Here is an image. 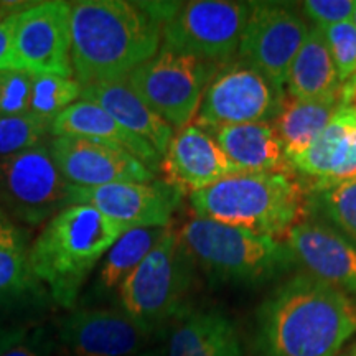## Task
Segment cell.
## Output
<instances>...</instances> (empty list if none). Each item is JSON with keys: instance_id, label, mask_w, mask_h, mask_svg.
Segmentation results:
<instances>
[{"instance_id": "1", "label": "cell", "mask_w": 356, "mask_h": 356, "mask_svg": "<svg viewBox=\"0 0 356 356\" xmlns=\"http://www.w3.org/2000/svg\"><path fill=\"white\" fill-rule=\"evenodd\" d=\"M355 333V297L307 273L284 280L256 312L264 356H338Z\"/></svg>"}, {"instance_id": "2", "label": "cell", "mask_w": 356, "mask_h": 356, "mask_svg": "<svg viewBox=\"0 0 356 356\" xmlns=\"http://www.w3.org/2000/svg\"><path fill=\"white\" fill-rule=\"evenodd\" d=\"M71 65L81 88L129 78L160 51L163 25L142 2L71 3Z\"/></svg>"}, {"instance_id": "3", "label": "cell", "mask_w": 356, "mask_h": 356, "mask_svg": "<svg viewBox=\"0 0 356 356\" xmlns=\"http://www.w3.org/2000/svg\"><path fill=\"white\" fill-rule=\"evenodd\" d=\"M129 231L89 204H70L48 220L29 249V259L51 299L73 309L97 262Z\"/></svg>"}, {"instance_id": "4", "label": "cell", "mask_w": 356, "mask_h": 356, "mask_svg": "<svg viewBox=\"0 0 356 356\" xmlns=\"http://www.w3.org/2000/svg\"><path fill=\"white\" fill-rule=\"evenodd\" d=\"M197 218L277 238L297 225L302 188L287 173L239 172L190 195Z\"/></svg>"}, {"instance_id": "5", "label": "cell", "mask_w": 356, "mask_h": 356, "mask_svg": "<svg viewBox=\"0 0 356 356\" xmlns=\"http://www.w3.org/2000/svg\"><path fill=\"white\" fill-rule=\"evenodd\" d=\"M178 233L191 259L213 284L259 286L297 264L286 243L204 218L195 216Z\"/></svg>"}, {"instance_id": "6", "label": "cell", "mask_w": 356, "mask_h": 356, "mask_svg": "<svg viewBox=\"0 0 356 356\" xmlns=\"http://www.w3.org/2000/svg\"><path fill=\"white\" fill-rule=\"evenodd\" d=\"M197 264L180 233L168 229L163 239L119 287L121 310L150 335L177 322L186 309Z\"/></svg>"}, {"instance_id": "7", "label": "cell", "mask_w": 356, "mask_h": 356, "mask_svg": "<svg viewBox=\"0 0 356 356\" xmlns=\"http://www.w3.org/2000/svg\"><path fill=\"white\" fill-rule=\"evenodd\" d=\"M220 65L200 58L159 51L129 74L136 95L172 127L190 126Z\"/></svg>"}, {"instance_id": "8", "label": "cell", "mask_w": 356, "mask_h": 356, "mask_svg": "<svg viewBox=\"0 0 356 356\" xmlns=\"http://www.w3.org/2000/svg\"><path fill=\"white\" fill-rule=\"evenodd\" d=\"M249 15L248 2L193 0L181 2L163 25L160 51L220 63L239 50Z\"/></svg>"}, {"instance_id": "9", "label": "cell", "mask_w": 356, "mask_h": 356, "mask_svg": "<svg viewBox=\"0 0 356 356\" xmlns=\"http://www.w3.org/2000/svg\"><path fill=\"white\" fill-rule=\"evenodd\" d=\"M71 186L47 144L0 157V204L26 225L50 220L70 207Z\"/></svg>"}, {"instance_id": "10", "label": "cell", "mask_w": 356, "mask_h": 356, "mask_svg": "<svg viewBox=\"0 0 356 356\" xmlns=\"http://www.w3.org/2000/svg\"><path fill=\"white\" fill-rule=\"evenodd\" d=\"M282 101L284 89L239 60L216 71L200 102L195 126L210 132L241 124L270 122L277 118Z\"/></svg>"}, {"instance_id": "11", "label": "cell", "mask_w": 356, "mask_h": 356, "mask_svg": "<svg viewBox=\"0 0 356 356\" xmlns=\"http://www.w3.org/2000/svg\"><path fill=\"white\" fill-rule=\"evenodd\" d=\"M310 26L293 8L275 2H251L239 42V58L284 89L289 70Z\"/></svg>"}, {"instance_id": "12", "label": "cell", "mask_w": 356, "mask_h": 356, "mask_svg": "<svg viewBox=\"0 0 356 356\" xmlns=\"http://www.w3.org/2000/svg\"><path fill=\"white\" fill-rule=\"evenodd\" d=\"M71 7L63 0L33 2L15 15L17 70L29 74L73 78Z\"/></svg>"}, {"instance_id": "13", "label": "cell", "mask_w": 356, "mask_h": 356, "mask_svg": "<svg viewBox=\"0 0 356 356\" xmlns=\"http://www.w3.org/2000/svg\"><path fill=\"white\" fill-rule=\"evenodd\" d=\"M150 337L121 309L71 310L55 325L56 346L66 356H134Z\"/></svg>"}, {"instance_id": "14", "label": "cell", "mask_w": 356, "mask_h": 356, "mask_svg": "<svg viewBox=\"0 0 356 356\" xmlns=\"http://www.w3.org/2000/svg\"><path fill=\"white\" fill-rule=\"evenodd\" d=\"M181 197L165 180L150 184L71 186L70 204H89L127 229L163 228L170 225Z\"/></svg>"}, {"instance_id": "15", "label": "cell", "mask_w": 356, "mask_h": 356, "mask_svg": "<svg viewBox=\"0 0 356 356\" xmlns=\"http://www.w3.org/2000/svg\"><path fill=\"white\" fill-rule=\"evenodd\" d=\"M48 147L60 172L74 186L150 184L157 180L140 160L104 142L58 136Z\"/></svg>"}, {"instance_id": "16", "label": "cell", "mask_w": 356, "mask_h": 356, "mask_svg": "<svg viewBox=\"0 0 356 356\" xmlns=\"http://www.w3.org/2000/svg\"><path fill=\"white\" fill-rule=\"evenodd\" d=\"M286 246L307 274L356 297V248L348 238L322 222L302 221L286 233Z\"/></svg>"}, {"instance_id": "17", "label": "cell", "mask_w": 356, "mask_h": 356, "mask_svg": "<svg viewBox=\"0 0 356 356\" xmlns=\"http://www.w3.org/2000/svg\"><path fill=\"white\" fill-rule=\"evenodd\" d=\"M160 170L165 181L185 193L204 190L222 178L239 173L211 134L198 126H186L173 134Z\"/></svg>"}, {"instance_id": "18", "label": "cell", "mask_w": 356, "mask_h": 356, "mask_svg": "<svg viewBox=\"0 0 356 356\" xmlns=\"http://www.w3.org/2000/svg\"><path fill=\"white\" fill-rule=\"evenodd\" d=\"M51 134L55 137H83V139L104 142V144L119 147V149L134 155L137 160H140L154 173H157L162 167L163 157L154 149L152 144L122 127L113 115L106 113L95 102L76 101L70 108H66L53 121Z\"/></svg>"}, {"instance_id": "19", "label": "cell", "mask_w": 356, "mask_h": 356, "mask_svg": "<svg viewBox=\"0 0 356 356\" xmlns=\"http://www.w3.org/2000/svg\"><path fill=\"white\" fill-rule=\"evenodd\" d=\"M81 97L83 101L95 102L113 115L122 127L152 144L162 157L167 154L173 127L136 95L127 78L81 88Z\"/></svg>"}, {"instance_id": "20", "label": "cell", "mask_w": 356, "mask_h": 356, "mask_svg": "<svg viewBox=\"0 0 356 356\" xmlns=\"http://www.w3.org/2000/svg\"><path fill=\"white\" fill-rule=\"evenodd\" d=\"M210 132L226 157L241 172H279L289 175L292 170L273 122L241 124Z\"/></svg>"}, {"instance_id": "21", "label": "cell", "mask_w": 356, "mask_h": 356, "mask_svg": "<svg viewBox=\"0 0 356 356\" xmlns=\"http://www.w3.org/2000/svg\"><path fill=\"white\" fill-rule=\"evenodd\" d=\"M287 96L293 99L318 101L340 97V79L322 30L312 26L289 70Z\"/></svg>"}, {"instance_id": "22", "label": "cell", "mask_w": 356, "mask_h": 356, "mask_svg": "<svg viewBox=\"0 0 356 356\" xmlns=\"http://www.w3.org/2000/svg\"><path fill=\"white\" fill-rule=\"evenodd\" d=\"M340 97L318 101L293 99L284 95L282 108L274 119V127L284 145L289 162L305 152L335 115Z\"/></svg>"}, {"instance_id": "23", "label": "cell", "mask_w": 356, "mask_h": 356, "mask_svg": "<svg viewBox=\"0 0 356 356\" xmlns=\"http://www.w3.org/2000/svg\"><path fill=\"white\" fill-rule=\"evenodd\" d=\"M353 129H356V111L340 104L322 134L312 142L304 154L292 160V170L300 172L302 175L314 180L315 191L322 190L340 157L346 137Z\"/></svg>"}, {"instance_id": "24", "label": "cell", "mask_w": 356, "mask_h": 356, "mask_svg": "<svg viewBox=\"0 0 356 356\" xmlns=\"http://www.w3.org/2000/svg\"><path fill=\"white\" fill-rule=\"evenodd\" d=\"M170 226L163 228H134L124 233L109 249L102 262L97 287L101 292H111L121 287L136 267L149 256V252L162 241Z\"/></svg>"}, {"instance_id": "25", "label": "cell", "mask_w": 356, "mask_h": 356, "mask_svg": "<svg viewBox=\"0 0 356 356\" xmlns=\"http://www.w3.org/2000/svg\"><path fill=\"white\" fill-rule=\"evenodd\" d=\"M43 287L29 259L24 234L0 244V305L40 300Z\"/></svg>"}, {"instance_id": "26", "label": "cell", "mask_w": 356, "mask_h": 356, "mask_svg": "<svg viewBox=\"0 0 356 356\" xmlns=\"http://www.w3.org/2000/svg\"><path fill=\"white\" fill-rule=\"evenodd\" d=\"M81 96V84L74 78L32 74L29 114L51 122Z\"/></svg>"}, {"instance_id": "27", "label": "cell", "mask_w": 356, "mask_h": 356, "mask_svg": "<svg viewBox=\"0 0 356 356\" xmlns=\"http://www.w3.org/2000/svg\"><path fill=\"white\" fill-rule=\"evenodd\" d=\"M51 122L32 114L0 118V157H8L42 145L44 137L51 134Z\"/></svg>"}, {"instance_id": "28", "label": "cell", "mask_w": 356, "mask_h": 356, "mask_svg": "<svg viewBox=\"0 0 356 356\" xmlns=\"http://www.w3.org/2000/svg\"><path fill=\"white\" fill-rule=\"evenodd\" d=\"M318 207L350 241L356 243V177L320 191Z\"/></svg>"}, {"instance_id": "29", "label": "cell", "mask_w": 356, "mask_h": 356, "mask_svg": "<svg viewBox=\"0 0 356 356\" xmlns=\"http://www.w3.org/2000/svg\"><path fill=\"white\" fill-rule=\"evenodd\" d=\"M320 30L335 63L338 79L340 83L348 81L356 74V26L348 20Z\"/></svg>"}, {"instance_id": "30", "label": "cell", "mask_w": 356, "mask_h": 356, "mask_svg": "<svg viewBox=\"0 0 356 356\" xmlns=\"http://www.w3.org/2000/svg\"><path fill=\"white\" fill-rule=\"evenodd\" d=\"M32 74L19 70L0 71V118L29 114Z\"/></svg>"}, {"instance_id": "31", "label": "cell", "mask_w": 356, "mask_h": 356, "mask_svg": "<svg viewBox=\"0 0 356 356\" xmlns=\"http://www.w3.org/2000/svg\"><path fill=\"white\" fill-rule=\"evenodd\" d=\"M355 8L356 0H305L302 3L307 19L314 22L318 29L351 20Z\"/></svg>"}, {"instance_id": "32", "label": "cell", "mask_w": 356, "mask_h": 356, "mask_svg": "<svg viewBox=\"0 0 356 356\" xmlns=\"http://www.w3.org/2000/svg\"><path fill=\"white\" fill-rule=\"evenodd\" d=\"M56 348V340L44 327L29 328L24 338L3 350L0 356H50Z\"/></svg>"}, {"instance_id": "33", "label": "cell", "mask_w": 356, "mask_h": 356, "mask_svg": "<svg viewBox=\"0 0 356 356\" xmlns=\"http://www.w3.org/2000/svg\"><path fill=\"white\" fill-rule=\"evenodd\" d=\"M243 340L238 327L231 322L225 330L218 333L213 340L208 341L195 356H243Z\"/></svg>"}, {"instance_id": "34", "label": "cell", "mask_w": 356, "mask_h": 356, "mask_svg": "<svg viewBox=\"0 0 356 356\" xmlns=\"http://www.w3.org/2000/svg\"><path fill=\"white\" fill-rule=\"evenodd\" d=\"M13 38H15V15L0 22V71L17 70Z\"/></svg>"}, {"instance_id": "35", "label": "cell", "mask_w": 356, "mask_h": 356, "mask_svg": "<svg viewBox=\"0 0 356 356\" xmlns=\"http://www.w3.org/2000/svg\"><path fill=\"white\" fill-rule=\"evenodd\" d=\"M26 332H29V328L26 327H12V328L0 327V353H2L3 350H7L10 345L17 343L20 338H24Z\"/></svg>"}, {"instance_id": "36", "label": "cell", "mask_w": 356, "mask_h": 356, "mask_svg": "<svg viewBox=\"0 0 356 356\" xmlns=\"http://www.w3.org/2000/svg\"><path fill=\"white\" fill-rule=\"evenodd\" d=\"M32 3L30 2H0V22L8 19V17H12V15H17V13L24 12L25 8H29Z\"/></svg>"}, {"instance_id": "37", "label": "cell", "mask_w": 356, "mask_h": 356, "mask_svg": "<svg viewBox=\"0 0 356 356\" xmlns=\"http://www.w3.org/2000/svg\"><path fill=\"white\" fill-rule=\"evenodd\" d=\"M19 234H22V231L17 229L10 221H0V244L10 241Z\"/></svg>"}, {"instance_id": "38", "label": "cell", "mask_w": 356, "mask_h": 356, "mask_svg": "<svg viewBox=\"0 0 356 356\" xmlns=\"http://www.w3.org/2000/svg\"><path fill=\"white\" fill-rule=\"evenodd\" d=\"M134 356H165V353H163V350H149V351H140V353Z\"/></svg>"}, {"instance_id": "39", "label": "cell", "mask_w": 356, "mask_h": 356, "mask_svg": "<svg viewBox=\"0 0 356 356\" xmlns=\"http://www.w3.org/2000/svg\"><path fill=\"white\" fill-rule=\"evenodd\" d=\"M0 221H8V218L6 215V211H3L2 204H0Z\"/></svg>"}, {"instance_id": "40", "label": "cell", "mask_w": 356, "mask_h": 356, "mask_svg": "<svg viewBox=\"0 0 356 356\" xmlns=\"http://www.w3.org/2000/svg\"><path fill=\"white\" fill-rule=\"evenodd\" d=\"M348 356H356V345L353 346V348H351V351H350V355Z\"/></svg>"}, {"instance_id": "41", "label": "cell", "mask_w": 356, "mask_h": 356, "mask_svg": "<svg viewBox=\"0 0 356 356\" xmlns=\"http://www.w3.org/2000/svg\"><path fill=\"white\" fill-rule=\"evenodd\" d=\"M351 22H353V25L356 26V8H355V13H353V17H351Z\"/></svg>"}, {"instance_id": "42", "label": "cell", "mask_w": 356, "mask_h": 356, "mask_svg": "<svg viewBox=\"0 0 356 356\" xmlns=\"http://www.w3.org/2000/svg\"><path fill=\"white\" fill-rule=\"evenodd\" d=\"M351 79H353V81H356V74H355V76H353V78H351Z\"/></svg>"}]
</instances>
